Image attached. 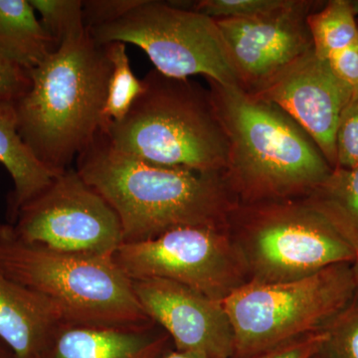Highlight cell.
Instances as JSON below:
<instances>
[{
  "instance_id": "obj_1",
  "label": "cell",
  "mask_w": 358,
  "mask_h": 358,
  "mask_svg": "<svg viewBox=\"0 0 358 358\" xmlns=\"http://www.w3.org/2000/svg\"><path fill=\"white\" fill-rule=\"evenodd\" d=\"M206 80L228 143L222 178L237 204L305 199L333 171L310 134L279 106Z\"/></svg>"
},
{
  "instance_id": "obj_2",
  "label": "cell",
  "mask_w": 358,
  "mask_h": 358,
  "mask_svg": "<svg viewBox=\"0 0 358 358\" xmlns=\"http://www.w3.org/2000/svg\"><path fill=\"white\" fill-rule=\"evenodd\" d=\"M77 173L109 202L124 244L186 226L226 225L237 203L222 173L157 166L115 150L101 129L78 155Z\"/></svg>"
},
{
  "instance_id": "obj_3",
  "label": "cell",
  "mask_w": 358,
  "mask_h": 358,
  "mask_svg": "<svg viewBox=\"0 0 358 358\" xmlns=\"http://www.w3.org/2000/svg\"><path fill=\"white\" fill-rule=\"evenodd\" d=\"M112 65L88 30L66 40L38 67L15 102L18 133L51 173L71 169L103 128Z\"/></svg>"
},
{
  "instance_id": "obj_4",
  "label": "cell",
  "mask_w": 358,
  "mask_h": 358,
  "mask_svg": "<svg viewBox=\"0 0 358 358\" xmlns=\"http://www.w3.org/2000/svg\"><path fill=\"white\" fill-rule=\"evenodd\" d=\"M141 81L143 92L128 114L102 129L110 145L157 166L222 173L228 143L209 90L157 69Z\"/></svg>"
},
{
  "instance_id": "obj_5",
  "label": "cell",
  "mask_w": 358,
  "mask_h": 358,
  "mask_svg": "<svg viewBox=\"0 0 358 358\" xmlns=\"http://www.w3.org/2000/svg\"><path fill=\"white\" fill-rule=\"evenodd\" d=\"M0 272L46 299L63 322L138 327L152 322L113 255L58 253L23 243L0 225Z\"/></svg>"
},
{
  "instance_id": "obj_6",
  "label": "cell",
  "mask_w": 358,
  "mask_h": 358,
  "mask_svg": "<svg viewBox=\"0 0 358 358\" xmlns=\"http://www.w3.org/2000/svg\"><path fill=\"white\" fill-rule=\"evenodd\" d=\"M227 224L248 282L294 281L357 259L348 242L303 199L237 204Z\"/></svg>"
},
{
  "instance_id": "obj_7",
  "label": "cell",
  "mask_w": 358,
  "mask_h": 358,
  "mask_svg": "<svg viewBox=\"0 0 358 358\" xmlns=\"http://www.w3.org/2000/svg\"><path fill=\"white\" fill-rule=\"evenodd\" d=\"M352 263L294 281L248 282L222 301L234 331L233 358H250L326 329L355 299Z\"/></svg>"
},
{
  "instance_id": "obj_8",
  "label": "cell",
  "mask_w": 358,
  "mask_h": 358,
  "mask_svg": "<svg viewBox=\"0 0 358 358\" xmlns=\"http://www.w3.org/2000/svg\"><path fill=\"white\" fill-rule=\"evenodd\" d=\"M88 31L101 45L122 42L140 47L166 76L202 75L242 88L216 21L173 1L143 0L122 20Z\"/></svg>"
},
{
  "instance_id": "obj_9",
  "label": "cell",
  "mask_w": 358,
  "mask_h": 358,
  "mask_svg": "<svg viewBox=\"0 0 358 358\" xmlns=\"http://www.w3.org/2000/svg\"><path fill=\"white\" fill-rule=\"evenodd\" d=\"M129 279L178 282L223 301L248 282V275L226 225L186 226L113 254Z\"/></svg>"
},
{
  "instance_id": "obj_10",
  "label": "cell",
  "mask_w": 358,
  "mask_h": 358,
  "mask_svg": "<svg viewBox=\"0 0 358 358\" xmlns=\"http://www.w3.org/2000/svg\"><path fill=\"white\" fill-rule=\"evenodd\" d=\"M8 225L23 243L70 255H113L124 244L119 216L75 167L58 174Z\"/></svg>"
},
{
  "instance_id": "obj_11",
  "label": "cell",
  "mask_w": 358,
  "mask_h": 358,
  "mask_svg": "<svg viewBox=\"0 0 358 358\" xmlns=\"http://www.w3.org/2000/svg\"><path fill=\"white\" fill-rule=\"evenodd\" d=\"M313 0H288L275 10L243 20H218L219 30L239 76L251 92L313 50L308 14Z\"/></svg>"
},
{
  "instance_id": "obj_12",
  "label": "cell",
  "mask_w": 358,
  "mask_h": 358,
  "mask_svg": "<svg viewBox=\"0 0 358 358\" xmlns=\"http://www.w3.org/2000/svg\"><path fill=\"white\" fill-rule=\"evenodd\" d=\"M250 93L275 103L293 117L331 169L336 167V129L353 95L334 76L327 60L310 51Z\"/></svg>"
},
{
  "instance_id": "obj_13",
  "label": "cell",
  "mask_w": 358,
  "mask_h": 358,
  "mask_svg": "<svg viewBox=\"0 0 358 358\" xmlns=\"http://www.w3.org/2000/svg\"><path fill=\"white\" fill-rule=\"evenodd\" d=\"M150 320L162 327L174 350L207 358H233L234 331L222 301L167 280H131Z\"/></svg>"
},
{
  "instance_id": "obj_14",
  "label": "cell",
  "mask_w": 358,
  "mask_h": 358,
  "mask_svg": "<svg viewBox=\"0 0 358 358\" xmlns=\"http://www.w3.org/2000/svg\"><path fill=\"white\" fill-rule=\"evenodd\" d=\"M173 345L155 322L138 327L61 322L42 358H164Z\"/></svg>"
},
{
  "instance_id": "obj_15",
  "label": "cell",
  "mask_w": 358,
  "mask_h": 358,
  "mask_svg": "<svg viewBox=\"0 0 358 358\" xmlns=\"http://www.w3.org/2000/svg\"><path fill=\"white\" fill-rule=\"evenodd\" d=\"M61 322L46 299L0 272V338L16 358H42Z\"/></svg>"
},
{
  "instance_id": "obj_16",
  "label": "cell",
  "mask_w": 358,
  "mask_h": 358,
  "mask_svg": "<svg viewBox=\"0 0 358 358\" xmlns=\"http://www.w3.org/2000/svg\"><path fill=\"white\" fill-rule=\"evenodd\" d=\"M0 164L13 179V189L7 201V223L53 182L51 173L27 148L18 133L15 102L0 101Z\"/></svg>"
},
{
  "instance_id": "obj_17",
  "label": "cell",
  "mask_w": 358,
  "mask_h": 358,
  "mask_svg": "<svg viewBox=\"0 0 358 358\" xmlns=\"http://www.w3.org/2000/svg\"><path fill=\"white\" fill-rule=\"evenodd\" d=\"M56 50L29 0H0V57L29 72Z\"/></svg>"
},
{
  "instance_id": "obj_18",
  "label": "cell",
  "mask_w": 358,
  "mask_h": 358,
  "mask_svg": "<svg viewBox=\"0 0 358 358\" xmlns=\"http://www.w3.org/2000/svg\"><path fill=\"white\" fill-rule=\"evenodd\" d=\"M358 257V169H334L305 199Z\"/></svg>"
},
{
  "instance_id": "obj_19",
  "label": "cell",
  "mask_w": 358,
  "mask_h": 358,
  "mask_svg": "<svg viewBox=\"0 0 358 358\" xmlns=\"http://www.w3.org/2000/svg\"><path fill=\"white\" fill-rule=\"evenodd\" d=\"M313 51L327 60L334 52L358 43L357 16L350 0H331L308 14Z\"/></svg>"
},
{
  "instance_id": "obj_20",
  "label": "cell",
  "mask_w": 358,
  "mask_h": 358,
  "mask_svg": "<svg viewBox=\"0 0 358 358\" xmlns=\"http://www.w3.org/2000/svg\"><path fill=\"white\" fill-rule=\"evenodd\" d=\"M106 45L112 71L103 107V128L110 122L120 121L128 114L143 89V81L134 76L131 71L127 53V44L112 42Z\"/></svg>"
},
{
  "instance_id": "obj_21",
  "label": "cell",
  "mask_w": 358,
  "mask_h": 358,
  "mask_svg": "<svg viewBox=\"0 0 358 358\" xmlns=\"http://www.w3.org/2000/svg\"><path fill=\"white\" fill-rule=\"evenodd\" d=\"M40 22L56 48L66 40L86 31L83 22V0H29Z\"/></svg>"
},
{
  "instance_id": "obj_22",
  "label": "cell",
  "mask_w": 358,
  "mask_h": 358,
  "mask_svg": "<svg viewBox=\"0 0 358 358\" xmlns=\"http://www.w3.org/2000/svg\"><path fill=\"white\" fill-rule=\"evenodd\" d=\"M317 358H358V299L326 327Z\"/></svg>"
},
{
  "instance_id": "obj_23",
  "label": "cell",
  "mask_w": 358,
  "mask_h": 358,
  "mask_svg": "<svg viewBox=\"0 0 358 358\" xmlns=\"http://www.w3.org/2000/svg\"><path fill=\"white\" fill-rule=\"evenodd\" d=\"M288 0H199L178 2L182 8L192 9L214 20H243L255 17L275 10L287 3Z\"/></svg>"
},
{
  "instance_id": "obj_24",
  "label": "cell",
  "mask_w": 358,
  "mask_h": 358,
  "mask_svg": "<svg viewBox=\"0 0 358 358\" xmlns=\"http://www.w3.org/2000/svg\"><path fill=\"white\" fill-rule=\"evenodd\" d=\"M336 148L334 169H358V96L348 103L341 115L336 129Z\"/></svg>"
},
{
  "instance_id": "obj_25",
  "label": "cell",
  "mask_w": 358,
  "mask_h": 358,
  "mask_svg": "<svg viewBox=\"0 0 358 358\" xmlns=\"http://www.w3.org/2000/svg\"><path fill=\"white\" fill-rule=\"evenodd\" d=\"M143 0H83V22L87 30L122 20Z\"/></svg>"
},
{
  "instance_id": "obj_26",
  "label": "cell",
  "mask_w": 358,
  "mask_h": 358,
  "mask_svg": "<svg viewBox=\"0 0 358 358\" xmlns=\"http://www.w3.org/2000/svg\"><path fill=\"white\" fill-rule=\"evenodd\" d=\"M326 329L293 339L250 358H315L326 341Z\"/></svg>"
},
{
  "instance_id": "obj_27",
  "label": "cell",
  "mask_w": 358,
  "mask_h": 358,
  "mask_svg": "<svg viewBox=\"0 0 358 358\" xmlns=\"http://www.w3.org/2000/svg\"><path fill=\"white\" fill-rule=\"evenodd\" d=\"M334 76L358 96V43L334 52L327 59Z\"/></svg>"
},
{
  "instance_id": "obj_28",
  "label": "cell",
  "mask_w": 358,
  "mask_h": 358,
  "mask_svg": "<svg viewBox=\"0 0 358 358\" xmlns=\"http://www.w3.org/2000/svg\"><path fill=\"white\" fill-rule=\"evenodd\" d=\"M30 85L29 72L0 57V101L16 102Z\"/></svg>"
},
{
  "instance_id": "obj_29",
  "label": "cell",
  "mask_w": 358,
  "mask_h": 358,
  "mask_svg": "<svg viewBox=\"0 0 358 358\" xmlns=\"http://www.w3.org/2000/svg\"><path fill=\"white\" fill-rule=\"evenodd\" d=\"M164 358H207L204 355H199L194 352H182L173 350L171 352L167 353Z\"/></svg>"
},
{
  "instance_id": "obj_30",
  "label": "cell",
  "mask_w": 358,
  "mask_h": 358,
  "mask_svg": "<svg viewBox=\"0 0 358 358\" xmlns=\"http://www.w3.org/2000/svg\"><path fill=\"white\" fill-rule=\"evenodd\" d=\"M0 358H16L13 350L0 338Z\"/></svg>"
},
{
  "instance_id": "obj_31",
  "label": "cell",
  "mask_w": 358,
  "mask_h": 358,
  "mask_svg": "<svg viewBox=\"0 0 358 358\" xmlns=\"http://www.w3.org/2000/svg\"><path fill=\"white\" fill-rule=\"evenodd\" d=\"M352 268L353 280H355V293H357L355 296H357V298L358 299V257L355 261H353V263L352 264Z\"/></svg>"
},
{
  "instance_id": "obj_32",
  "label": "cell",
  "mask_w": 358,
  "mask_h": 358,
  "mask_svg": "<svg viewBox=\"0 0 358 358\" xmlns=\"http://www.w3.org/2000/svg\"><path fill=\"white\" fill-rule=\"evenodd\" d=\"M352 1L353 11H355V16H358V0H350Z\"/></svg>"
},
{
  "instance_id": "obj_33",
  "label": "cell",
  "mask_w": 358,
  "mask_h": 358,
  "mask_svg": "<svg viewBox=\"0 0 358 358\" xmlns=\"http://www.w3.org/2000/svg\"><path fill=\"white\" fill-rule=\"evenodd\" d=\"M315 358H317V357H315Z\"/></svg>"
}]
</instances>
